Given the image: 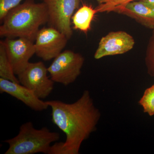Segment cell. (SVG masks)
I'll list each match as a JSON object with an SVG mask.
<instances>
[{"label":"cell","mask_w":154,"mask_h":154,"mask_svg":"<svg viewBox=\"0 0 154 154\" xmlns=\"http://www.w3.org/2000/svg\"><path fill=\"white\" fill-rule=\"evenodd\" d=\"M96 9L91 6L83 5L72 17L74 28L87 33L91 29V25L95 14Z\"/></svg>","instance_id":"obj_12"},{"label":"cell","mask_w":154,"mask_h":154,"mask_svg":"<svg viewBox=\"0 0 154 154\" xmlns=\"http://www.w3.org/2000/svg\"><path fill=\"white\" fill-rule=\"evenodd\" d=\"M68 38L64 33L52 27L40 29L36 34L35 54L44 61L55 58L66 46Z\"/></svg>","instance_id":"obj_7"},{"label":"cell","mask_w":154,"mask_h":154,"mask_svg":"<svg viewBox=\"0 0 154 154\" xmlns=\"http://www.w3.org/2000/svg\"><path fill=\"white\" fill-rule=\"evenodd\" d=\"M46 102L51 108L53 123L66 137L64 142H61V154H79L83 142L97 129L101 116L90 92L84 91L73 103L60 100Z\"/></svg>","instance_id":"obj_1"},{"label":"cell","mask_w":154,"mask_h":154,"mask_svg":"<svg viewBox=\"0 0 154 154\" xmlns=\"http://www.w3.org/2000/svg\"><path fill=\"white\" fill-rule=\"evenodd\" d=\"M60 134L46 127L36 129L31 122L21 125L15 137L4 141L9 145L5 154H48L53 143L60 138Z\"/></svg>","instance_id":"obj_3"},{"label":"cell","mask_w":154,"mask_h":154,"mask_svg":"<svg viewBox=\"0 0 154 154\" xmlns=\"http://www.w3.org/2000/svg\"><path fill=\"white\" fill-rule=\"evenodd\" d=\"M116 12L132 18L146 28L154 29V7L143 2L133 1Z\"/></svg>","instance_id":"obj_11"},{"label":"cell","mask_w":154,"mask_h":154,"mask_svg":"<svg viewBox=\"0 0 154 154\" xmlns=\"http://www.w3.org/2000/svg\"><path fill=\"white\" fill-rule=\"evenodd\" d=\"M0 92L13 96L35 111L41 112L49 107L46 101L44 102L38 98L31 90L20 83L2 78H0Z\"/></svg>","instance_id":"obj_10"},{"label":"cell","mask_w":154,"mask_h":154,"mask_svg":"<svg viewBox=\"0 0 154 154\" xmlns=\"http://www.w3.org/2000/svg\"><path fill=\"white\" fill-rule=\"evenodd\" d=\"M154 7V0H139Z\"/></svg>","instance_id":"obj_18"},{"label":"cell","mask_w":154,"mask_h":154,"mask_svg":"<svg viewBox=\"0 0 154 154\" xmlns=\"http://www.w3.org/2000/svg\"><path fill=\"white\" fill-rule=\"evenodd\" d=\"M134 44V38L125 31L110 32L101 38L94 58L99 60L105 57L123 54L131 50Z\"/></svg>","instance_id":"obj_9"},{"label":"cell","mask_w":154,"mask_h":154,"mask_svg":"<svg viewBox=\"0 0 154 154\" xmlns=\"http://www.w3.org/2000/svg\"><path fill=\"white\" fill-rule=\"evenodd\" d=\"M0 78L19 83L7 55L3 41H0Z\"/></svg>","instance_id":"obj_13"},{"label":"cell","mask_w":154,"mask_h":154,"mask_svg":"<svg viewBox=\"0 0 154 154\" xmlns=\"http://www.w3.org/2000/svg\"><path fill=\"white\" fill-rule=\"evenodd\" d=\"M99 5L96 8L97 13L116 12L128 3L137 0H96Z\"/></svg>","instance_id":"obj_14"},{"label":"cell","mask_w":154,"mask_h":154,"mask_svg":"<svg viewBox=\"0 0 154 154\" xmlns=\"http://www.w3.org/2000/svg\"><path fill=\"white\" fill-rule=\"evenodd\" d=\"M81 0H43L48 14V23L64 33L68 39L72 35L71 19Z\"/></svg>","instance_id":"obj_6"},{"label":"cell","mask_w":154,"mask_h":154,"mask_svg":"<svg viewBox=\"0 0 154 154\" xmlns=\"http://www.w3.org/2000/svg\"><path fill=\"white\" fill-rule=\"evenodd\" d=\"M145 62L148 74L154 77V29L147 46Z\"/></svg>","instance_id":"obj_16"},{"label":"cell","mask_w":154,"mask_h":154,"mask_svg":"<svg viewBox=\"0 0 154 154\" xmlns=\"http://www.w3.org/2000/svg\"><path fill=\"white\" fill-rule=\"evenodd\" d=\"M3 42L14 73L17 75L25 69L35 54L34 44L30 39L22 37L6 38Z\"/></svg>","instance_id":"obj_8"},{"label":"cell","mask_w":154,"mask_h":154,"mask_svg":"<svg viewBox=\"0 0 154 154\" xmlns=\"http://www.w3.org/2000/svg\"><path fill=\"white\" fill-rule=\"evenodd\" d=\"M139 104L143 108L145 113L149 116L154 115V84L145 91Z\"/></svg>","instance_id":"obj_15"},{"label":"cell","mask_w":154,"mask_h":154,"mask_svg":"<svg viewBox=\"0 0 154 154\" xmlns=\"http://www.w3.org/2000/svg\"><path fill=\"white\" fill-rule=\"evenodd\" d=\"M48 22V11L45 4L28 1L8 13L0 26V36L22 37L33 42L39 27Z\"/></svg>","instance_id":"obj_2"},{"label":"cell","mask_w":154,"mask_h":154,"mask_svg":"<svg viewBox=\"0 0 154 154\" xmlns=\"http://www.w3.org/2000/svg\"><path fill=\"white\" fill-rule=\"evenodd\" d=\"M48 73V68L42 62H30L17 78L20 84L33 91L39 99H45L54 88V82Z\"/></svg>","instance_id":"obj_5"},{"label":"cell","mask_w":154,"mask_h":154,"mask_svg":"<svg viewBox=\"0 0 154 154\" xmlns=\"http://www.w3.org/2000/svg\"><path fill=\"white\" fill-rule=\"evenodd\" d=\"M85 58L79 53L66 50L54 59L48 68L54 82L66 86L74 82L81 73Z\"/></svg>","instance_id":"obj_4"},{"label":"cell","mask_w":154,"mask_h":154,"mask_svg":"<svg viewBox=\"0 0 154 154\" xmlns=\"http://www.w3.org/2000/svg\"><path fill=\"white\" fill-rule=\"evenodd\" d=\"M23 0H0V21L3 22L8 13L19 5Z\"/></svg>","instance_id":"obj_17"}]
</instances>
